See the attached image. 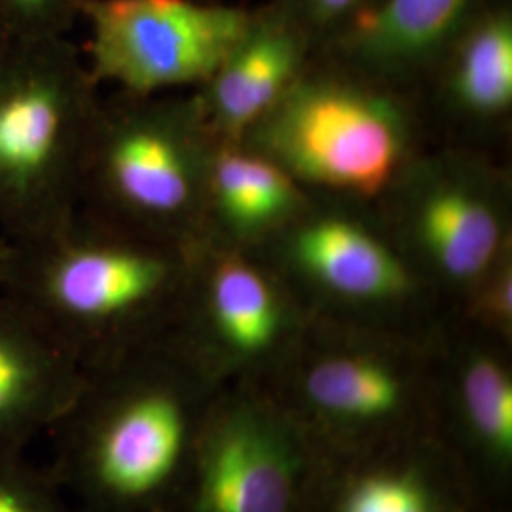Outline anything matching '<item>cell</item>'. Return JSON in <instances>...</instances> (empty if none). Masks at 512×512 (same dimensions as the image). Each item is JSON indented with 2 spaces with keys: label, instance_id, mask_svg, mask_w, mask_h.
I'll use <instances>...</instances> for the list:
<instances>
[{
  "label": "cell",
  "instance_id": "603a6c76",
  "mask_svg": "<svg viewBox=\"0 0 512 512\" xmlns=\"http://www.w3.org/2000/svg\"><path fill=\"white\" fill-rule=\"evenodd\" d=\"M10 40H12V35H10V31H8L4 19L0 16V50H2Z\"/></svg>",
  "mask_w": 512,
  "mask_h": 512
},
{
  "label": "cell",
  "instance_id": "7a4b0ae2",
  "mask_svg": "<svg viewBox=\"0 0 512 512\" xmlns=\"http://www.w3.org/2000/svg\"><path fill=\"white\" fill-rule=\"evenodd\" d=\"M188 272L184 243L78 209L16 243L0 291L31 311L86 370L171 334Z\"/></svg>",
  "mask_w": 512,
  "mask_h": 512
},
{
  "label": "cell",
  "instance_id": "2e32d148",
  "mask_svg": "<svg viewBox=\"0 0 512 512\" xmlns=\"http://www.w3.org/2000/svg\"><path fill=\"white\" fill-rule=\"evenodd\" d=\"M313 38L277 4L255 12L247 33L207 82V112L220 128L256 126L289 92Z\"/></svg>",
  "mask_w": 512,
  "mask_h": 512
},
{
  "label": "cell",
  "instance_id": "ffe728a7",
  "mask_svg": "<svg viewBox=\"0 0 512 512\" xmlns=\"http://www.w3.org/2000/svg\"><path fill=\"white\" fill-rule=\"evenodd\" d=\"M88 0H0L12 38L67 37Z\"/></svg>",
  "mask_w": 512,
  "mask_h": 512
},
{
  "label": "cell",
  "instance_id": "d6986e66",
  "mask_svg": "<svg viewBox=\"0 0 512 512\" xmlns=\"http://www.w3.org/2000/svg\"><path fill=\"white\" fill-rule=\"evenodd\" d=\"M0 512H78L50 469L23 454H0Z\"/></svg>",
  "mask_w": 512,
  "mask_h": 512
},
{
  "label": "cell",
  "instance_id": "e0dca14e",
  "mask_svg": "<svg viewBox=\"0 0 512 512\" xmlns=\"http://www.w3.org/2000/svg\"><path fill=\"white\" fill-rule=\"evenodd\" d=\"M205 188L215 192L224 220L245 234L287 219L300 202L293 177L281 165L247 152H224L215 167L205 165Z\"/></svg>",
  "mask_w": 512,
  "mask_h": 512
},
{
  "label": "cell",
  "instance_id": "3957f363",
  "mask_svg": "<svg viewBox=\"0 0 512 512\" xmlns=\"http://www.w3.org/2000/svg\"><path fill=\"white\" fill-rule=\"evenodd\" d=\"M97 86L67 37L12 38L0 50V228L14 243L80 209Z\"/></svg>",
  "mask_w": 512,
  "mask_h": 512
},
{
  "label": "cell",
  "instance_id": "6da1fadb",
  "mask_svg": "<svg viewBox=\"0 0 512 512\" xmlns=\"http://www.w3.org/2000/svg\"><path fill=\"white\" fill-rule=\"evenodd\" d=\"M220 387L175 332L86 368L48 469L78 512H177Z\"/></svg>",
  "mask_w": 512,
  "mask_h": 512
},
{
  "label": "cell",
  "instance_id": "7c38bea8",
  "mask_svg": "<svg viewBox=\"0 0 512 512\" xmlns=\"http://www.w3.org/2000/svg\"><path fill=\"white\" fill-rule=\"evenodd\" d=\"M456 459L433 433L321 456L304 512H478Z\"/></svg>",
  "mask_w": 512,
  "mask_h": 512
},
{
  "label": "cell",
  "instance_id": "4fadbf2b",
  "mask_svg": "<svg viewBox=\"0 0 512 512\" xmlns=\"http://www.w3.org/2000/svg\"><path fill=\"white\" fill-rule=\"evenodd\" d=\"M84 366L16 298L0 291V454H23L65 416Z\"/></svg>",
  "mask_w": 512,
  "mask_h": 512
},
{
  "label": "cell",
  "instance_id": "5bb4252c",
  "mask_svg": "<svg viewBox=\"0 0 512 512\" xmlns=\"http://www.w3.org/2000/svg\"><path fill=\"white\" fill-rule=\"evenodd\" d=\"M414 232L423 279L448 317L505 258L503 219L490 194L467 181H442L420 198Z\"/></svg>",
  "mask_w": 512,
  "mask_h": 512
},
{
  "label": "cell",
  "instance_id": "52a82bcc",
  "mask_svg": "<svg viewBox=\"0 0 512 512\" xmlns=\"http://www.w3.org/2000/svg\"><path fill=\"white\" fill-rule=\"evenodd\" d=\"M310 319L429 342L448 319L418 268L363 226L317 219L289 243L279 272Z\"/></svg>",
  "mask_w": 512,
  "mask_h": 512
},
{
  "label": "cell",
  "instance_id": "ac0fdd59",
  "mask_svg": "<svg viewBox=\"0 0 512 512\" xmlns=\"http://www.w3.org/2000/svg\"><path fill=\"white\" fill-rule=\"evenodd\" d=\"M452 90L473 114L494 116L512 103V16L505 6L482 8L454 46Z\"/></svg>",
  "mask_w": 512,
  "mask_h": 512
},
{
  "label": "cell",
  "instance_id": "7402d4cb",
  "mask_svg": "<svg viewBox=\"0 0 512 512\" xmlns=\"http://www.w3.org/2000/svg\"><path fill=\"white\" fill-rule=\"evenodd\" d=\"M16 253V243L0 228V289L4 287Z\"/></svg>",
  "mask_w": 512,
  "mask_h": 512
},
{
  "label": "cell",
  "instance_id": "30bf717a",
  "mask_svg": "<svg viewBox=\"0 0 512 512\" xmlns=\"http://www.w3.org/2000/svg\"><path fill=\"white\" fill-rule=\"evenodd\" d=\"M256 126L264 156L291 177L365 196L391 181L408 141L395 103L334 80L293 84Z\"/></svg>",
  "mask_w": 512,
  "mask_h": 512
},
{
  "label": "cell",
  "instance_id": "ba28073f",
  "mask_svg": "<svg viewBox=\"0 0 512 512\" xmlns=\"http://www.w3.org/2000/svg\"><path fill=\"white\" fill-rule=\"evenodd\" d=\"M253 18L251 10L203 0H88L84 57L97 84L164 95L207 84Z\"/></svg>",
  "mask_w": 512,
  "mask_h": 512
},
{
  "label": "cell",
  "instance_id": "5b68a950",
  "mask_svg": "<svg viewBox=\"0 0 512 512\" xmlns=\"http://www.w3.org/2000/svg\"><path fill=\"white\" fill-rule=\"evenodd\" d=\"M194 112L162 95L99 99L80 209L152 238L184 243L205 188Z\"/></svg>",
  "mask_w": 512,
  "mask_h": 512
},
{
  "label": "cell",
  "instance_id": "44dd1931",
  "mask_svg": "<svg viewBox=\"0 0 512 512\" xmlns=\"http://www.w3.org/2000/svg\"><path fill=\"white\" fill-rule=\"evenodd\" d=\"M366 0H279L277 6L310 35H330L346 19L355 14Z\"/></svg>",
  "mask_w": 512,
  "mask_h": 512
},
{
  "label": "cell",
  "instance_id": "cb8c5ba5",
  "mask_svg": "<svg viewBox=\"0 0 512 512\" xmlns=\"http://www.w3.org/2000/svg\"><path fill=\"white\" fill-rule=\"evenodd\" d=\"M478 512H512V509H478Z\"/></svg>",
  "mask_w": 512,
  "mask_h": 512
},
{
  "label": "cell",
  "instance_id": "9a60e30c",
  "mask_svg": "<svg viewBox=\"0 0 512 512\" xmlns=\"http://www.w3.org/2000/svg\"><path fill=\"white\" fill-rule=\"evenodd\" d=\"M484 0H366L329 37L353 63L404 73L448 54Z\"/></svg>",
  "mask_w": 512,
  "mask_h": 512
},
{
  "label": "cell",
  "instance_id": "277c9868",
  "mask_svg": "<svg viewBox=\"0 0 512 512\" xmlns=\"http://www.w3.org/2000/svg\"><path fill=\"white\" fill-rule=\"evenodd\" d=\"M266 385L321 456L433 433L429 342L310 319Z\"/></svg>",
  "mask_w": 512,
  "mask_h": 512
},
{
  "label": "cell",
  "instance_id": "9c48e42d",
  "mask_svg": "<svg viewBox=\"0 0 512 512\" xmlns=\"http://www.w3.org/2000/svg\"><path fill=\"white\" fill-rule=\"evenodd\" d=\"M308 323L279 272L234 253L190 256L175 336L220 385L268 384Z\"/></svg>",
  "mask_w": 512,
  "mask_h": 512
},
{
  "label": "cell",
  "instance_id": "8992f818",
  "mask_svg": "<svg viewBox=\"0 0 512 512\" xmlns=\"http://www.w3.org/2000/svg\"><path fill=\"white\" fill-rule=\"evenodd\" d=\"M319 463L321 452L268 385H222L177 512H304Z\"/></svg>",
  "mask_w": 512,
  "mask_h": 512
},
{
  "label": "cell",
  "instance_id": "8fae6325",
  "mask_svg": "<svg viewBox=\"0 0 512 512\" xmlns=\"http://www.w3.org/2000/svg\"><path fill=\"white\" fill-rule=\"evenodd\" d=\"M429 353L435 437L480 507L512 509L511 344L450 317Z\"/></svg>",
  "mask_w": 512,
  "mask_h": 512
}]
</instances>
